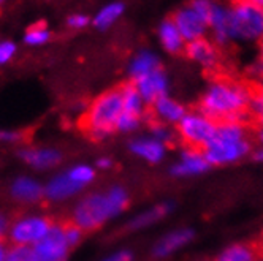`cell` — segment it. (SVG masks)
<instances>
[{
    "instance_id": "obj_17",
    "label": "cell",
    "mask_w": 263,
    "mask_h": 261,
    "mask_svg": "<svg viewBox=\"0 0 263 261\" xmlns=\"http://www.w3.org/2000/svg\"><path fill=\"white\" fill-rule=\"evenodd\" d=\"M210 168V163L206 162L201 152L195 151H185L182 160L173 166V174L176 176H187V174H200Z\"/></svg>"
},
{
    "instance_id": "obj_14",
    "label": "cell",
    "mask_w": 263,
    "mask_h": 261,
    "mask_svg": "<svg viewBox=\"0 0 263 261\" xmlns=\"http://www.w3.org/2000/svg\"><path fill=\"white\" fill-rule=\"evenodd\" d=\"M159 68H160V61L157 55L153 51L143 49L132 57V61L128 64V74L132 79L137 81Z\"/></svg>"
},
{
    "instance_id": "obj_25",
    "label": "cell",
    "mask_w": 263,
    "mask_h": 261,
    "mask_svg": "<svg viewBox=\"0 0 263 261\" xmlns=\"http://www.w3.org/2000/svg\"><path fill=\"white\" fill-rule=\"evenodd\" d=\"M170 209H172L170 204H160V206H156L153 209L146 211L144 214L138 215L137 218L130 222V230H140L147 225H153L154 222L160 220L162 217H165L168 212H170Z\"/></svg>"
},
{
    "instance_id": "obj_9",
    "label": "cell",
    "mask_w": 263,
    "mask_h": 261,
    "mask_svg": "<svg viewBox=\"0 0 263 261\" xmlns=\"http://www.w3.org/2000/svg\"><path fill=\"white\" fill-rule=\"evenodd\" d=\"M138 94L141 95L143 102L147 105L156 103L159 98L166 97L168 92V78L162 68L146 74V76L134 81Z\"/></svg>"
},
{
    "instance_id": "obj_6",
    "label": "cell",
    "mask_w": 263,
    "mask_h": 261,
    "mask_svg": "<svg viewBox=\"0 0 263 261\" xmlns=\"http://www.w3.org/2000/svg\"><path fill=\"white\" fill-rule=\"evenodd\" d=\"M54 223L46 217H24L14 222L10 237L16 246H29L36 244L42 240Z\"/></svg>"
},
{
    "instance_id": "obj_12",
    "label": "cell",
    "mask_w": 263,
    "mask_h": 261,
    "mask_svg": "<svg viewBox=\"0 0 263 261\" xmlns=\"http://www.w3.org/2000/svg\"><path fill=\"white\" fill-rule=\"evenodd\" d=\"M208 27L213 32V38L216 45H229V7L214 2L208 14Z\"/></svg>"
},
{
    "instance_id": "obj_24",
    "label": "cell",
    "mask_w": 263,
    "mask_h": 261,
    "mask_svg": "<svg viewBox=\"0 0 263 261\" xmlns=\"http://www.w3.org/2000/svg\"><path fill=\"white\" fill-rule=\"evenodd\" d=\"M257 249L248 244H236L229 249H225L216 261H255L257 259Z\"/></svg>"
},
{
    "instance_id": "obj_30",
    "label": "cell",
    "mask_w": 263,
    "mask_h": 261,
    "mask_svg": "<svg viewBox=\"0 0 263 261\" xmlns=\"http://www.w3.org/2000/svg\"><path fill=\"white\" fill-rule=\"evenodd\" d=\"M89 16L83 14V13H74L71 16L67 17V26L70 29H84L89 26Z\"/></svg>"
},
{
    "instance_id": "obj_42",
    "label": "cell",
    "mask_w": 263,
    "mask_h": 261,
    "mask_svg": "<svg viewBox=\"0 0 263 261\" xmlns=\"http://www.w3.org/2000/svg\"><path fill=\"white\" fill-rule=\"evenodd\" d=\"M4 2H7V0H0V5H2Z\"/></svg>"
},
{
    "instance_id": "obj_2",
    "label": "cell",
    "mask_w": 263,
    "mask_h": 261,
    "mask_svg": "<svg viewBox=\"0 0 263 261\" xmlns=\"http://www.w3.org/2000/svg\"><path fill=\"white\" fill-rule=\"evenodd\" d=\"M124 111L121 87L103 92L93 100L80 119V128L84 135L100 139L116 130L118 121Z\"/></svg>"
},
{
    "instance_id": "obj_1",
    "label": "cell",
    "mask_w": 263,
    "mask_h": 261,
    "mask_svg": "<svg viewBox=\"0 0 263 261\" xmlns=\"http://www.w3.org/2000/svg\"><path fill=\"white\" fill-rule=\"evenodd\" d=\"M200 114L220 122H249L251 89L230 79H214L200 100Z\"/></svg>"
},
{
    "instance_id": "obj_28",
    "label": "cell",
    "mask_w": 263,
    "mask_h": 261,
    "mask_svg": "<svg viewBox=\"0 0 263 261\" xmlns=\"http://www.w3.org/2000/svg\"><path fill=\"white\" fill-rule=\"evenodd\" d=\"M68 176L73 180H77L78 184L84 185V184L90 182L96 174H93V171L90 170V168H87V166H77V168H73V170L68 173Z\"/></svg>"
},
{
    "instance_id": "obj_29",
    "label": "cell",
    "mask_w": 263,
    "mask_h": 261,
    "mask_svg": "<svg viewBox=\"0 0 263 261\" xmlns=\"http://www.w3.org/2000/svg\"><path fill=\"white\" fill-rule=\"evenodd\" d=\"M16 54V45L10 40H0V65H5Z\"/></svg>"
},
{
    "instance_id": "obj_39",
    "label": "cell",
    "mask_w": 263,
    "mask_h": 261,
    "mask_svg": "<svg viewBox=\"0 0 263 261\" xmlns=\"http://www.w3.org/2000/svg\"><path fill=\"white\" fill-rule=\"evenodd\" d=\"M255 160L263 162V151H260V152H257V154H255Z\"/></svg>"
},
{
    "instance_id": "obj_36",
    "label": "cell",
    "mask_w": 263,
    "mask_h": 261,
    "mask_svg": "<svg viewBox=\"0 0 263 261\" xmlns=\"http://www.w3.org/2000/svg\"><path fill=\"white\" fill-rule=\"evenodd\" d=\"M109 165H111V163H109V160H106V158H103V160L99 162V166H100V168H108Z\"/></svg>"
},
{
    "instance_id": "obj_7",
    "label": "cell",
    "mask_w": 263,
    "mask_h": 261,
    "mask_svg": "<svg viewBox=\"0 0 263 261\" xmlns=\"http://www.w3.org/2000/svg\"><path fill=\"white\" fill-rule=\"evenodd\" d=\"M68 242L64 234V228L59 223H54L49 233L35 244V261H65L68 252Z\"/></svg>"
},
{
    "instance_id": "obj_19",
    "label": "cell",
    "mask_w": 263,
    "mask_h": 261,
    "mask_svg": "<svg viewBox=\"0 0 263 261\" xmlns=\"http://www.w3.org/2000/svg\"><path fill=\"white\" fill-rule=\"evenodd\" d=\"M121 92H122V103H124L122 113L141 119V116L144 114V102L141 95L138 94L135 84L128 83V84L121 86Z\"/></svg>"
},
{
    "instance_id": "obj_16",
    "label": "cell",
    "mask_w": 263,
    "mask_h": 261,
    "mask_svg": "<svg viewBox=\"0 0 263 261\" xmlns=\"http://www.w3.org/2000/svg\"><path fill=\"white\" fill-rule=\"evenodd\" d=\"M194 237V233L191 230H178V231H173L170 234H166L163 239H160L156 247H154V255L162 258V256H166L173 252H176L178 249H181L182 246L189 244L191 239Z\"/></svg>"
},
{
    "instance_id": "obj_38",
    "label": "cell",
    "mask_w": 263,
    "mask_h": 261,
    "mask_svg": "<svg viewBox=\"0 0 263 261\" xmlns=\"http://www.w3.org/2000/svg\"><path fill=\"white\" fill-rule=\"evenodd\" d=\"M258 139L261 141V144H263V127H260L258 128Z\"/></svg>"
},
{
    "instance_id": "obj_32",
    "label": "cell",
    "mask_w": 263,
    "mask_h": 261,
    "mask_svg": "<svg viewBox=\"0 0 263 261\" xmlns=\"http://www.w3.org/2000/svg\"><path fill=\"white\" fill-rule=\"evenodd\" d=\"M105 261H132V255H130L128 252H119V253H116V255L109 256V258L105 259Z\"/></svg>"
},
{
    "instance_id": "obj_21",
    "label": "cell",
    "mask_w": 263,
    "mask_h": 261,
    "mask_svg": "<svg viewBox=\"0 0 263 261\" xmlns=\"http://www.w3.org/2000/svg\"><path fill=\"white\" fill-rule=\"evenodd\" d=\"M124 4L122 2H111L105 5L96 16H93V26L100 30L109 29L112 24H116L119 21V17L124 14Z\"/></svg>"
},
{
    "instance_id": "obj_34",
    "label": "cell",
    "mask_w": 263,
    "mask_h": 261,
    "mask_svg": "<svg viewBox=\"0 0 263 261\" xmlns=\"http://www.w3.org/2000/svg\"><path fill=\"white\" fill-rule=\"evenodd\" d=\"M0 261H7V253H5V246L2 239H0Z\"/></svg>"
},
{
    "instance_id": "obj_27",
    "label": "cell",
    "mask_w": 263,
    "mask_h": 261,
    "mask_svg": "<svg viewBox=\"0 0 263 261\" xmlns=\"http://www.w3.org/2000/svg\"><path fill=\"white\" fill-rule=\"evenodd\" d=\"M7 261H35V255L27 246H16L7 253Z\"/></svg>"
},
{
    "instance_id": "obj_22",
    "label": "cell",
    "mask_w": 263,
    "mask_h": 261,
    "mask_svg": "<svg viewBox=\"0 0 263 261\" xmlns=\"http://www.w3.org/2000/svg\"><path fill=\"white\" fill-rule=\"evenodd\" d=\"M11 193L16 199H21V201H36L42 198V187L40 184H36L32 179L27 177H21L14 180L13 187H11Z\"/></svg>"
},
{
    "instance_id": "obj_3",
    "label": "cell",
    "mask_w": 263,
    "mask_h": 261,
    "mask_svg": "<svg viewBox=\"0 0 263 261\" xmlns=\"http://www.w3.org/2000/svg\"><path fill=\"white\" fill-rule=\"evenodd\" d=\"M127 193L121 187H112L105 195H90L74 209L73 222L84 231H93L109 217L119 214L127 206Z\"/></svg>"
},
{
    "instance_id": "obj_20",
    "label": "cell",
    "mask_w": 263,
    "mask_h": 261,
    "mask_svg": "<svg viewBox=\"0 0 263 261\" xmlns=\"http://www.w3.org/2000/svg\"><path fill=\"white\" fill-rule=\"evenodd\" d=\"M21 157L36 168H49L58 165L61 160V154L52 149H27L21 152Z\"/></svg>"
},
{
    "instance_id": "obj_13",
    "label": "cell",
    "mask_w": 263,
    "mask_h": 261,
    "mask_svg": "<svg viewBox=\"0 0 263 261\" xmlns=\"http://www.w3.org/2000/svg\"><path fill=\"white\" fill-rule=\"evenodd\" d=\"M153 109V117L154 121H163V122H170V124H178L187 113H185V108L182 105H179L178 102H175L170 97H162L159 98L156 103L151 105Z\"/></svg>"
},
{
    "instance_id": "obj_31",
    "label": "cell",
    "mask_w": 263,
    "mask_h": 261,
    "mask_svg": "<svg viewBox=\"0 0 263 261\" xmlns=\"http://www.w3.org/2000/svg\"><path fill=\"white\" fill-rule=\"evenodd\" d=\"M140 124V117H135V116H130V114H125L122 113L119 121H118V130H124V132H128V130H134L135 127H138Z\"/></svg>"
},
{
    "instance_id": "obj_23",
    "label": "cell",
    "mask_w": 263,
    "mask_h": 261,
    "mask_svg": "<svg viewBox=\"0 0 263 261\" xmlns=\"http://www.w3.org/2000/svg\"><path fill=\"white\" fill-rule=\"evenodd\" d=\"M132 151L149 162H159L163 157L165 144L157 139H138L132 143Z\"/></svg>"
},
{
    "instance_id": "obj_10",
    "label": "cell",
    "mask_w": 263,
    "mask_h": 261,
    "mask_svg": "<svg viewBox=\"0 0 263 261\" xmlns=\"http://www.w3.org/2000/svg\"><path fill=\"white\" fill-rule=\"evenodd\" d=\"M249 141L242 139L236 143L229 144H217V146H208L203 151V155L210 165H222V163H230L235 160H239L244 157L249 151Z\"/></svg>"
},
{
    "instance_id": "obj_41",
    "label": "cell",
    "mask_w": 263,
    "mask_h": 261,
    "mask_svg": "<svg viewBox=\"0 0 263 261\" xmlns=\"http://www.w3.org/2000/svg\"><path fill=\"white\" fill-rule=\"evenodd\" d=\"M260 78H261V81H263V65H261V68H260Z\"/></svg>"
},
{
    "instance_id": "obj_26",
    "label": "cell",
    "mask_w": 263,
    "mask_h": 261,
    "mask_svg": "<svg viewBox=\"0 0 263 261\" xmlns=\"http://www.w3.org/2000/svg\"><path fill=\"white\" fill-rule=\"evenodd\" d=\"M51 38V32L45 24H35L30 29H27L24 35V42L29 46H42L48 43Z\"/></svg>"
},
{
    "instance_id": "obj_40",
    "label": "cell",
    "mask_w": 263,
    "mask_h": 261,
    "mask_svg": "<svg viewBox=\"0 0 263 261\" xmlns=\"http://www.w3.org/2000/svg\"><path fill=\"white\" fill-rule=\"evenodd\" d=\"M260 55H261V61H263V40L260 42Z\"/></svg>"
},
{
    "instance_id": "obj_33",
    "label": "cell",
    "mask_w": 263,
    "mask_h": 261,
    "mask_svg": "<svg viewBox=\"0 0 263 261\" xmlns=\"http://www.w3.org/2000/svg\"><path fill=\"white\" fill-rule=\"evenodd\" d=\"M7 225H8V222H7L5 215H2V214H0V239H2L4 233L7 231Z\"/></svg>"
},
{
    "instance_id": "obj_5",
    "label": "cell",
    "mask_w": 263,
    "mask_h": 261,
    "mask_svg": "<svg viewBox=\"0 0 263 261\" xmlns=\"http://www.w3.org/2000/svg\"><path fill=\"white\" fill-rule=\"evenodd\" d=\"M216 122L203 114H185L178 122V133L184 141L187 151L201 152L208 146L216 132Z\"/></svg>"
},
{
    "instance_id": "obj_37",
    "label": "cell",
    "mask_w": 263,
    "mask_h": 261,
    "mask_svg": "<svg viewBox=\"0 0 263 261\" xmlns=\"http://www.w3.org/2000/svg\"><path fill=\"white\" fill-rule=\"evenodd\" d=\"M249 2H252L254 5H257V7L263 8V0H249Z\"/></svg>"
},
{
    "instance_id": "obj_15",
    "label": "cell",
    "mask_w": 263,
    "mask_h": 261,
    "mask_svg": "<svg viewBox=\"0 0 263 261\" xmlns=\"http://www.w3.org/2000/svg\"><path fill=\"white\" fill-rule=\"evenodd\" d=\"M159 40L160 45L163 46V49L170 54H179L185 49V40L182 38L181 32L178 30L176 24L173 23V19H165L160 23L159 30Z\"/></svg>"
},
{
    "instance_id": "obj_4",
    "label": "cell",
    "mask_w": 263,
    "mask_h": 261,
    "mask_svg": "<svg viewBox=\"0 0 263 261\" xmlns=\"http://www.w3.org/2000/svg\"><path fill=\"white\" fill-rule=\"evenodd\" d=\"M229 36L230 42H261L263 8L249 0H235L229 7Z\"/></svg>"
},
{
    "instance_id": "obj_18",
    "label": "cell",
    "mask_w": 263,
    "mask_h": 261,
    "mask_svg": "<svg viewBox=\"0 0 263 261\" xmlns=\"http://www.w3.org/2000/svg\"><path fill=\"white\" fill-rule=\"evenodd\" d=\"M81 187H83L81 184H78L68 174H65V176L55 177L49 182V185L46 187V195L51 199H62V198H67L73 193H77Z\"/></svg>"
},
{
    "instance_id": "obj_35",
    "label": "cell",
    "mask_w": 263,
    "mask_h": 261,
    "mask_svg": "<svg viewBox=\"0 0 263 261\" xmlns=\"http://www.w3.org/2000/svg\"><path fill=\"white\" fill-rule=\"evenodd\" d=\"M255 249H257V253L263 256V234L260 236V242H258V246Z\"/></svg>"
},
{
    "instance_id": "obj_11",
    "label": "cell",
    "mask_w": 263,
    "mask_h": 261,
    "mask_svg": "<svg viewBox=\"0 0 263 261\" xmlns=\"http://www.w3.org/2000/svg\"><path fill=\"white\" fill-rule=\"evenodd\" d=\"M185 55L191 61L200 64L201 67L213 70L219 64V51L214 42H210L206 38H200L191 43H185L184 49Z\"/></svg>"
},
{
    "instance_id": "obj_8",
    "label": "cell",
    "mask_w": 263,
    "mask_h": 261,
    "mask_svg": "<svg viewBox=\"0 0 263 261\" xmlns=\"http://www.w3.org/2000/svg\"><path fill=\"white\" fill-rule=\"evenodd\" d=\"M172 19L176 24L178 30L181 32V35H182V38L185 40V43H191V42L204 38L206 32L210 30L206 17L201 16L198 11H195L191 5L179 8L173 14Z\"/></svg>"
}]
</instances>
